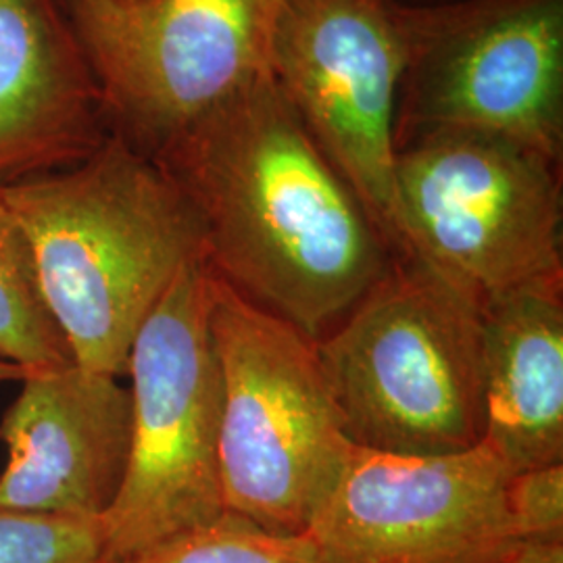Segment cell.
<instances>
[{
  "instance_id": "1",
  "label": "cell",
  "mask_w": 563,
  "mask_h": 563,
  "mask_svg": "<svg viewBox=\"0 0 563 563\" xmlns=\"http://www.w3.org/2000/svg\"><path fill=\"white\" fill-rule=\"evenodd\" d=\"M201 225L205 262L318 341L395 253L272 71L153 155Z\"/></svg>"
},
{
  "instance_id": "2",
  "label": "cell",
  "mask_w": 563,
  "mask_h": 563,
  "mask_svg": "<svg viewBox=\"0 0 563 563\" xmlns=\"http://www.w3.org/2000/svg\"><path fill=\"white\" fill-rule=\"evenodd\" d=\"M74 362L125 376L172 282L205 260L201 225L151 157L111 134L86 162L2 186Z\"/></svg>"
},
{
  "instance_id": "3",
  "label": "cell",
  "mask_w": 563,
  "mask_h": 563,
  "mask_svg": "<svg viewBox=\"0 0 563 563\" xmlns=\"http://www.w3.org/2000/svg\"><path fill=\"white\" fill-rule=\"evenodd\" d=\"M483 301L411 255L316 341L351 443L446 455L483 443Z\"/></svg>"
},
{
  "instance_id": "4",
  "label": "cell",
  "mask_w": 563,
  "mask_h": 563,
  "mask_svg": "<svg viewBox=\"0 0 563 563\" xmlns=\"http://www.w3.org/2000/svg\"><path fill=\"white\" fill-rule=\"evenodd\" d=\"M225 514L302 537L353 453L316 341L213 272Z\"/></svg>"
},
{
  "instance_id": "5",
  "label": "cell",
  "mask_w": 563,
  "mask_h": 563,
  "mask_svg": "<svg viewBox=\"0 0 563 563\" xmlns=\"http://www.w3.org/2000/svg\"><path fill=\"white\" fill-rule=\"evenodd\" d=\"M211 290L209 263L186 265L130 346V451L120 493L102 516L101 563L120 562L225 514Z\"/></svg>"
},
{
  "instance_id": "6",
  "label": "cell",
  "mask_w": 563,
  "mask_h": 563,
  "mask_svg": "<svg viewBox=\"0 0 563 563\" xmlns=\"http://www.w3.org/2000/svg\"><path fill=\"white\" fill-rule=\"evenodd\" d=\"M560 163L522 142L432 130L397 144L401 255L481 301L563 278Z\"/></svg>"
},
{
  "instance_id": "7",
  "label": "cell",
  "mask_w": 563,
  "mask_h": 563,
  "mask_svg": "<svg viewBox=\"0 0 563 563\" xmlns=\"http://www.w3.org/2000/svg\"><path fill=\"white\" fill-rule=\"evenodd\" d=\"M395 7L405 42L395 148L422 132L472 130L562 162L563 0Z\"/></svg>"
},
{
  "instance_id": "8",
  "label": "cell",
  "mask_w": 563,
  "mask_h": 563,
  "mask_svg": "<svg viewBox=\"0 0 563 563\" xmlns=\"http://www.w3.org/2000/svg\"><path fill=\"white\" fill-rule=\"evenodd\" d=\"M111 134L151 157L269 74L280 0H59Z\"/></svg>"
},
{
  "instance_id": "9",
  "label": "cell",
  "mask_w": 563,
  "mask_h": 563,
  "mask_svg": "<svg viewBox=\"0 0 563 563\" xmlns=\"http://www.w3.org/2000/svg\"><path fill=\"white\" fill-rule=\"evenodd\" d=\"M269 71L311 139L401 255L395 115L405 42L390 0H280Z\"/></svg>"
},
{
  "instance_id": "10",
  "label": "cell",
  "mask_w": 563,
  "mask_h": 563,
  "mask_svg": "<svg viewBox=\"0 0 563 563\" xmlns=\"http://www.w3.org/2000/svg\"><path fill=\"white\" fill-rule=\"evenodd\" d=\"M514 476L484 441L446 455L355 444L302 537L322 563H509Z\"/></svg>"
},
{
  "instance_id": "11",
  "label": "cell",
  "mask_w": 563,
  "mask_h": 563,
  "mask_svg": "<svg viewBox=\"0 0 563 563\" xmlns=\"http://www.w3.org/2000/svg\"><path fill=\"white\" fill-rule=\"evenodd\" d=\"M132 430L130 388L76 362L30 369L0 418V507L102 518L120 493Z\"/></svg>"
},
{
  "instance_id": "12",
  "label": "cell",
  "mask_w": 563,
  "mask_h": 563,
  "mask_svg": "<svg viewBox=\"0 0 563 563\" xmlns=\"http://www.w3.org/2000/svg\"><path fill=\"white\" fill-rule=\"evenodd\" d=\"M111 136L59 0H0V186L69 169Z\"/></svg>"
},
{
  "instance_id": "13",
  "label": "cell",
  "mask_w": 563,
  "mask_h": 563,
  "mask_svg": "<svg viewBox=\"0 0 563 563\" xmlns=\"http://www.w3.org/2000/svg\"><path fill=\"white\" fill-rule=\"evenodd\" d=\"M563 278L481 305L484 443L520 474L563 462Z\"/></svg>"
},
{
  "instance_id": "14",
  "label": "cell",
  "mask_w": 563,
  "mask_h": 563,
  "mask_svg": "<svg viewBox=\"0 0 563 563\" xmlns=\"http://www.w3.org/2000/svg\"><path fill=\"white\" fill-rule=\"evenodd\" d=\"M0 357L25 369L74 362L42 297L30 242L0 186Z\"/></svg>"
},
{
  "instance_id": "15",
  "label": "cell",
  "mask_w": 563,
  "mask_h": 563,
  "mask_svg": "<svg viewBox=\"0 0 563 563\" xmlns=\"http://www.w3.org/2000/svg\"><path fill=\"white\" fill-rule=\"evenodd\" d=\"M113 563H322L307 537L269 532L223 514Z\"/></svg>"
},
{
  "instance_id": "16",
  "label": "cell",
  "mask_w": 563,
  "mask_h": 563,
  "mask_svg": "<svg viewBox=\"0 0 563 563\" xmlns=\"http://www.w3.org/2000/svg\"><path fill=\"white\" fill-rule=\"evenodd\" d=\"M102 518L0 507V563H101Z\"/></svg>"
},
{
  "instance_id": "17",
  "label": "cell",
  "mask_w": 563,
  "mask_h": 563,
  "mask_svg": "<svg viewBox=\"0 0 563 563\" xmlns=\"http://www.w3.org/2000/svg\"><path fill=\"white\" fill-rule=\"evenodd\" d=\"M509 511L520 539L563 541V463L516 474L509 483Z\"/></svg>"
},
{
  "instance_id": "18",
  "label": "cell",
  "mask_w": 563,
  "mask_h": 563,
  "mask_svg": "<svg viewBox=\"0 0 563 563\" xmlns=\"http://www.w3.org/2000/svg\"><path fill=\"white\" fill-rule=\"evenodd\" d=\"M509 563H563V541L520 539Z\"/></svg>"
},
{
  "instance_id": "19",
  "label": "cell",
  "mask_w": 563,
  "mask_h": 563,
  "mask_svg": "<svg viewBox=\"0 0 563 563\" xmlns=\"http://www.w3.org/2000/svg\"><path fill=\"white\" fill-rule=\"evenodd\" d=\"M27 372L30 369H25L20 363L0 357V383H21L27 376Z\"/></svg>"
},
{
  "instance_id": "20",
  "label": "cell",
  "mask_w": 563,
  "mask_h": 563,
  "mask_svg": "<svg viewBox=\"0 0 563 563\" xmlns=\"http://www.w3.org/2000/svg\"><path fill=\"white\" fill-rule=\"evenodd\" d=\"M401 7H428V4H439V2H449V0H390Z\"/></svg>"
}]
</instances>
